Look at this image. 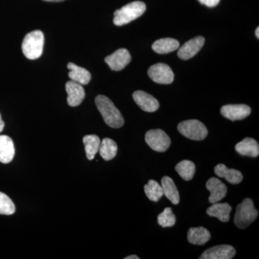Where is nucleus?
Here are the masks:
<instances>
[{
	"mask_svg": "<svg viewBox=\"0 0 259 259\" xmlns=\"http://www.w3.org/2000/svg\"><path fill=\"white\" fill-rule=\"evenodd\" d=\"M236 255V250L230 245H220L205 250L199 259H231Z\"/></svg>",
	"mask_w": 259,
	"mask_h": 259,
	"instance_id": "1a4fd4ad",
	"label": "nucleus"
},
{
	"mask_svg": "<svg viewBox=\"0 0 259 259\" xmlns=\"http://www.w3.org/2000/svg\"><path fill=\"white\" fill-rule=\"evenodd\" d=\"M144 191L148 198L155 202H158L163 195L161 185L155 180H149L147 185H145Z\"/></svg>",
	"mask_w": 259,
	"mask_h": 259,
	"instance_id": "a878e982",
	"label": "nucleus"
},
{
	"mask_svg": "<svg viewBox=\"0 0 259 259\" xmlns=\"http://www.w3.org/2000/svg\"><path fill=\"white\" fill-rule=\"evenodd\" d=\"M148 74L154 82L161 84H170L175 79V74L171 68L162 63L151 66L148 69Z\"/></svg>",
	"mask_w": 259,
	"mask_h": 259,
	"instance_id": "0eeeda50",
	"label": "nucleus"
},
{
	"mask_svg": "<svg viewBox=\"0 0 259 259\" xmlns=\"http://www.w3.org/2000/svg\"><path fill=\"white\" fill-rule=\"evenodd\" d=\"M177 218L175 214L172 212L171 208L166 207L164 210L158 214V223L163 228H170L175 226Z\"/></svg>",
	"mask_w": 259,
	"mask_h": 259,
	"instance_id": "bb28decb",
	"label": "nucleus"
},
{
	"mask_svg": "<svg viewBox=\"0 0 259 259\" xmlns=\"http://www.w3.org/2000/svg\"><path fill=\"white\" fill-rule=\"evenodd\" d=\"M255 35H256L257 38H259V28H256V30H255Z\"/></svg>",
	"mask_w": 259,
	"mask_h": 259,
	"instance_id": "473e14b6",
	"label": "nucleus"
},
{
	"mask_svg": "<svg viewBox=\"0 0 259 259\" xmlns=\"http://www.w3.org/2000/svg\"><path fill=\"white\" fill-rule=\"evenodd\" d=\"M44 35L40 30L29 32L24 37L22 50L24 56L30 60L38 59L44 50Z\"/></svg>",
	"mask_w": 259,
	"mask_h": 259,
	"instance_id": "7ed1b4c3",
	"label": "nucleus"
},
{
	"mask_svg": "<svg viewBox=\"0 0 259 259\" xmlns=\"http://www.w3.org/2000/svg\"><path fill=\"white\" fill-rule=\"evenodd\" d=\"M214 173L218 177L226 179L232 185L240 184L243 180V175L238 170L228 168L223 163H220L214 167Z\"/></svg>",
	"mask_w": 259,
	"mask_h": 259,
	"instance_id": "dca6fc26",
	"label": "nucleus"
},
{
	"mask_svg": "<svg viewBox=\"0 0 259 259\" xmlns=\"http://www.w3.org/2000/svg\"><path fill=\"white\" fill-rule=\"evenodd\" d=\"M198 1L201 4L205 5L208 8H214L219 4L221 0H198Z\"/></svg>",
	"mask_w": 259,
	"mask_h": 259,
	"instance_id": "c85d7f7f",
	"label": "nucleus"
},
{
	"mask_svg": "<svg viewBox=\"0 0 259 259\" xmlns=\"http://www.w3.org/2000/svg\"><path fill=\"white\" fill-rule=\"evenodd\" d=\"M236 151L242 156L257 157L259 155L258 142L251 138H246L236 145Z\"/></svg>",
	"mask_w": 259,
	"mask_h": 259,
	"instance_id": "a211bd4d",
	"label": "nucleus"
},
{
	"mask_svg": "<svg viewBox=\"0 0 259 259\" xmlns=\"http://www.w3.org/2000/svg\"><path fill=\"white\" fill-rule=\"evenodd\" d=\"M202 36H197L186 42L178 51V56L182 60H189L201 50L204 44Z\"/></svg>",
	"mask_w": 259,
	"mask_h": 259,
	"instance_id": "9b49d317",
	"label": "nucleus"
},
{
	"mask_svg": "<svg viewBox=\"0 0 259 259\" xmlns=\"http://www.w3.org/2000/svg\"><path fill=\"white\" fill-rule=\"evenodd\" d=\"M145 140L149 147L157 152H164L171 145V139L161 129L150 130L146 133Z\"/></svg>",
	"mask_w": 259,
	"mask_h": 259,
	"instance_id": "423d86ee",
	"label": "nucleus"
},
{
	"mask_svg": "<svg viewBox=\"0 0 259 259\" xmlns=\"http://www.w3.org/2000/svg\"><path fill=\"white\" fill-rule=\"evenodd\" d=\"M206 187L210 192L209 203L213 204L222 200L227 194L226 185L217 178L212 177L206 183Z\"/></svg>",
	"mask_w": 259,
	"mask_h": 259,
	"instance_id": "4468645a",
	"label": "nucleus"
},
{
	"mask_svg": "<svg viewBox=\"0 0 259 259\" xmlns=\"http://www.w3.org/2000/svg\"><path fill=\"white\" fill-rule=\"evenodd\" d=\"M177 129L182 136L194 141H202L208 134L205 125L197 120L183 121L179 124Z\"/></svg>",
	"mask_w": 259,
	"mask_h": 259,
	"instance_id": "39448f33",
	"label": "nucleus"
},
{
	"mask_svg": "<svg viewBox=\"0 0 259 259\" xmlns=\"http://www.w3.org/2000/svg\"><path fill=\"white\" fill-rule=\"evenodd\" d=\"M180 47V42L175 39L161 38L156 40L152 45V49L159 54H166L176 51Z\"/></svg>",
	"mask_w": 259,
	"mask_h": 259,
	"instance_id": "4be33fe9",
	"label": "nucleus"
},
{
	"mask_svg": "<svg viewBox=\"0 0 259 259\" xmlns=\"http://www.w3.org/2000/svg\"><path fill=\"white\" fill-rule=\"evenodd\" d=\"M146 6L143 2L136 1L116 10L114 13L113 23L117 26H122L134 21L144 15Z\"/></svg>",
	"mask_w": 259,
	"mask_h": 259,
	"instance_id": "f03ea898",
	"label": "nucleus"
},
{
	"mask_svg": "<svg viewBox=\"0 0 259 259\" xmlns=\"http://www.w3.org/2000/svg\"><path fill=\"white\" fill-rule=\"evenodd\" d=\"M210 238V233L203 227L191 228L187 233V240L193 245L205 244L209 241Z\"/></svg>",
	"mask_w": 259,
	"mask_h": 259,
	"instance_id": "6ab92c4d",
	"label": "nucleus"
},
{
	"mask_svg": "<svg viewBox=\"0 0 259 259\" xmlns=\"http://www.w3.org/2000/svg\"><path fill=\"white\" fill-rule=\"evenodd\" d=\"M133 97L136 103L145 112H156L159 108V102L158 100L146 92L141 90L135 92Z\"/></svg>",
	"mask_w": 259,
	"mask_h": 259,
	"instance_id": "f8f14e48",
	"label": "nucleus"
},
{
	"mask_svg": "<svg viewBox=\"0 0 259 259\" xmlns=\"http://www.w3.org/2000/svg\"><path fill=\"white\" fill-rule=\"evenodd\" d=\"M45 2H51V3H59V2H63L64 0H44Z\"/></svg>",
	"mask_w": 259,
	"mask_h": 259,
	"instance_id": "2f4dec72",
	"label": "nucleus"
},
{
	"mask_svg": "<svg viewBox=\"0 0 259 259\" xmlns=\"http://www.w3.org/2000/svg\"><path fill=\"white\" fill-rule=\"evenodd\" d=\"M83 143L84 145L87 158L90 161L93 160L100 148L101 143L100 138L96 135H88L83 137Z\"/></svg>",
	"mask_w": 259,
	"mask_h": 259,
	"instance_id": "5701e85b",
	"label": "nucleus"
},
{
	"mask_svg": "<svg viewBox=\"0 0 259 259\" xmlns=\"http://www.w3.org/2000/svg\"><path fill=\"white\" fill-rule=\"evenodd\" d=\"M105 61L110 69L113 71H119L123 69L131 62V56L127 49H120L111 55L107 56Z\"/></svg>",
	"mask_w": 259,
	"mask_h": 259,
	"instance_id": "6e6552de",
	"label": "nucleus"
},
{
	"mask_svg": "<svg viewBox=\"0 0 259 259\" xmlns=\"http://www.w3.org/2000/svg\"><path fill=\"white\" fill-rule=\"evenodd\" d=\"M95 104L107 125L119 128L124 125L123 117L108 97L99 95L95 98Z\"/></svg>",
	"mask_w": 259,
	"mask_h": 259,
	"instance_id": "f257e3e1",
	"label": "nucleus"
},
{
	"mask_svg": "<svg viewBox=\"0 0 259 259\" xmlns=\"http://www.w3.org/2000/svg\"><path fill=\"white\" fill-rule=\"evenodd\" d=\"M15 212V206L11 199L3 192H0V214L11 215Z\"/></svg>",
	"mask_w": 259,
	"mask_h": 259,
	"instance_id": "cd10ccee",
	"label": "nucleus"
},
{
	"mask_svg": "<svg viewBox=\"0 0 259 259\" xmlns=\"http://www.w3.org/2000/svg\"><path fill=\"white\" fill-rule=\"evenodd\" d=\"M139 257L136 255H129V256L125 257V259H139Z\"/></svg>",
	"mask_w": 259,
	"mask_h": 259,
	"instance_id": "7c9ffc66",
	"label": "nucleus"
},
{
	"mask_svg": "<svg viewBox=\"0 0 259 259\" xmlns=\"http://www.w3.org/2000/svg\"><path fill=\"white\" fill-rule=\"evenodd\" d=\"M5 127V122L2 119V115L0 114V133L3 132V129Z\"/></svg>",
	"mask_w": 259,
	"mask_h": 259,
	"instance_id": "c756f323",
	"label": "nucleus"
},
{
	"mask_svg": "<svg viewBox=\"0 0 259 259\" xmlns=\"http://www.w3.org/2000/svg\"><path fill=\"white\" fill-rule=\"evenodd\" d=\"M221 114L232 121L241 120L250 115L251 110L246 105H228L221 108Z\"/></svg>",
	"mask_w": 259,
	"mask_h": 259,
	"instance_id": "9d476101",
	"label": "nucleus"
},
{
	"mask_svg": "<svg viewBox=\"0 0 259 259\" xmlns=\"http://www.w3.org/2000/svg\"><path fill=\"white\" fill-rule=\"evenodd\" d=\"M161 187L163 194L174 204L180 203V197L175 182L169 177H163L161 180Z\"/></svg>",
	"mask_w": 259,
	"mask_h": 259,
	"instance_id": "412c9836",
	"label": "nucleus"
},
{
	"mask_svg": "<svg viewBox=\"0 0 259 259\" xmlns=\"http://www.w3.org/2000/svg\"><path fill=\"white\" fill-rule=\"evenodd\" d=\"M67 68L69 69V77L71 81L81 85H86L90 83L92 76L88 70L84 68L80 67L73 63H69Z\"/></svg>",
	"mask_w": 259,
	"mask_h": 259,
	"instance_id": "f3484780",
	"label": "nucleus"
},
{
	"mask_svg": "<svg viewBox=\"0 0 259 259\" xmlns=\"http://www.w3.org/2000/svg\"><path fill=\"white\" fill-rule=\"evenodd\" d=\"M175 169L180 176L185 181H190L195 173V165L189 160H184L177 165Z\"/></svg>",
	"mask_w": 259,
	"mask_h": 259,
	"instance_id": "393cba45",
	"label": "nucleus"
},
{
	"mask_svg": "<svg viewBox=\"0 0 259 259\" xmlns=\"http://www.w3.org/2000/svg\"><path fill=\"white\" fill-rule=\"evenodd\" d=\"M258 215V210L255 208L252 199L246 198L237 206L234 223L240 229H245L256 219Z\"/></svg>",
	"mask_w": 259,
	"mask_h": 259,
	"instance_id": "20e7f679",
	"label": "nucleus"
},
{
	"mask_svg": "<svg viewBox=\"0 0 259 259\" xmlns=\"http://www.w3.org/2000/svg\"><path fill=\"white\" fill-rule=\"evenodd\" d=\"M100 156L105 161H110L113 159L117 155V146L113 140L110 139H104L100 143L99 148Z\"/></svg>",
	"mask_w": 259,
	"mask_h": 259,
	"instance_id": "b1692460",
	"label": "nucleus"
},
{
	"mask_svg": "<svg viewBox=\"0 0 259 259\" xmlns=\"http://www.w3.org/2000/svg\"><path fill=\"white\" fill-rule=\"evenodd\" d=\"M232 207L228 203H213L207 209V214L210 217L217 218L221 222L227 223L230 221V213Z\"/></svg>",
	"mask_w": 259,
	"mask_h": 259,
	"instance_id": "aec40b11",
	"label": "nucleus"
},
{
	"mask_svg": "<svg viewBox=\"0 0 259 259\" xmlns=\"http://www.w3.org/2000/svg\"><path fill=\"white\" fill-rule=\"evenodd\" d=\"M15 146L13 140L9 136H0V162L9 163L15 156Z\"/></svg>",
	"mask_w": 259,
	"mask_h": 259,
	"instance_id": "2eb2a0df",
	"label": "nucleus"
},
{
	"mask_svg": "<svg viewBox=\"0 0 259 259\" xmlns=\"http://www.w3.org/2000/svg\"><path fill=\"white\" fill-rule=\"evenodd\" d=\"M66 90L68 95V105L71 107L79 106L85 97V91L82 85L71 80L66 82Z\"/></svg>",
	"mask_w": 259,
	"mask_h": 259,
	"instance_id": "ddd939ff",
	"label": "nucleus"
}]
</instances>
